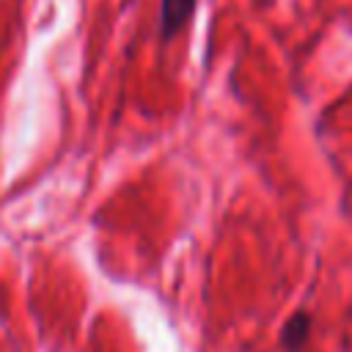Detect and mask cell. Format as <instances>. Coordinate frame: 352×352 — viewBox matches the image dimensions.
Segmentation results:
<instances>
[{
    "label": "cell",
    "mask_w": 352,
    "mask_h": 352,
    "mask_svg": "<svg viewBox=\"0 0 352 352\" xmlns=\"http://www.w3.org/2000/svg\"><path fill=\"white\" fill-rule=\"evenodd\" d=\"M195 0H162L160 6V33L162 38H173L192 16Z\"/></svg>",
    "instance_id": "cell-1"
},
{
    "label": "cell",
    "mask_w": 352,
    "mask_h": 352,
    "mask_svg": "<svg viewBox=\"0 0 352 352\" xmlns=\"http://www.w3.org/2000/svg\"><path fill=\"white\" fill-rule=\"evenodd\" d=\"M308 336H311V316H308L305 311H297V314L283 324V330H280V344H283V349H289V352H300V349L305 346Z\"/></svg>",
    "instance_id": "cell-2"
}]
</instances>
